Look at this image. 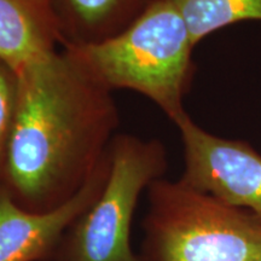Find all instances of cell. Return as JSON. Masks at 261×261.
<instances>
[{
  "label": "cell",
  "mask_w": 261,
  "mask_h": 261,
  "mask_svg": "<svg viewBox=\"0 0 261 261\" xmlns=\"http://www.w3.org/2000/svg\"><path fill=\"white\" fill-rule=\"evenodd\" d=\"M195 46L207 35L241 21H261V0H173Z\"/></svg>",
  "instance_id": "9"
},
{
  "label": "cell",
  "mask_w": 261,
  "mask_h": 261,
  "mask_svg": "<svg viewBox=\"0 0 261 261\" xmlns=\"http://www.w3.org/2000/svg\"><path fill=\"white\" fill-rule=\"evenodd\" d=\"M184 145L180 180L261 220V155L243 140L225 139L201 128L185 115L175 123Z\"/></svg>",
  "instance_id": "5"
},
{
  "label": "cell",
  "mask_w": 261,
  "mask_h": 261,
  "mask_svg": "<svg viewBox=\"0 0 261 261\" xmlns=\"http://www.w3.org/2000/svg\"><path fill=\"white\" fill-rule=\"evenodd\" d=\"M58 44L57 28L31 0H0V61L16 71Z\"/></svg>",
  "instance_id": "8"
},
{
  "label": "cell",
  "mask_w": 261,
  "mask_h": 261,
  "mask_svg": "<svg viewBox=\"0 0 261 261\" xmlns=\"http://www.w3.org/2000/svg\"><path fill=\"white\" fill-rule=\"evenodd\" d=\"M109 151L79 194L46 213L28 212L0 187V261H55L75 220L102 192L109 174Z\"/></svg>",
  "instance_id": "6"
},
{
  "label": "cell",
  "mask_w": 261,
  "mask_h": 261,
  "mask_svg": "<svg viewBox=\"0 0 261 261\" xmlns=\"http://www.w3.org/2000/svg\"><path fill=\"white\" fill-rule=\"evenodd\" d=\"M187 22L173 0H152L125 31L96 44H65L67 52L106 89L132 90L177 123L194 64Z\"/></svg>",
  "instance_id": "2"
},
{
  "label": "cell",
  "mask_w": 261,
  "mask_h": 261,
  "mask_svg": "<svg viewBox=\"0 0 261 261\" xmlns=\"http://www.w3.org/2000/svg\"><path fill=\"white\" fill-rule=\"evenodd\" d=\"M17 104V74L0 61V181Z\"/></svg>",
  "instance_id": "10"
},
{
  "label": "cell",
  "mask_w": 261,
  "mask_h": 261,
  "mask_svg": "<svg viewBox=\"0 0 261 261\" xmlns=\"http://www.w3.org/2000/svg\"><path fill=\"white\" fill-rule=\"evenodd\" d=\"M109 174L99 196L68 228L55 261H143L130 233L143 191L167 169L158 139L117 133L109 148Z\"/></svg>",
  "instance_id": "4"
},
{
  "label": "cell",
  "mask_w": 261,
  "mask_h": 261,
  "mask_svg": "<svg viewBox=\"0 0 261 261\" xmlns=\"http://www.w3.org/2000/svg\"><path fill=\"white\" fill-rule=\"evenodd\" d=\"M17 104L0 187L46 213L69 202L109 151L120 117L112 91L54 50L16 70Z\"/></svg>",
  "instance_id": "1"
},
{
  "label": "cell",
  "mask_w": 261,
  "mask_h": 261,
  "mask_svg": "<svg viewBox=\"0 0 261 261\" xmlns=\"http://www.w3.org/2000/svg\"><path fill=\"white\" fill-rule=\"evenodd\" d=\"M152 0H52V11L65 44H96L132 24Z\"/></svg>",
  "instance_id": "7"
},
{
  "label": "cell",
  "mask_w": 261,
  "mask_h": 261,
  "mask_svg": "<svg viewBox=\"0 0 261 261\" xmlns=\"http://www.w3.org/2000/svg\"><path fill=\"white\" fill-rule=\"evenodd\" d=\"M31 2L34 4L37 8L40 10V11L44 14L46 17L50 19L52 23L55 24V27L57 28V24H56V19H55V16H54V11H52V0H31ZM58 31V29H57ZM60 33V32H58ZM61 37V35H60Z\"/></svg>",
  "instance_id": "11"
},
{
  "label": "cell",
  "mask_w": 261,
  "mask_h": 261,
  "mask_svg": "<svg viewBox=\"0 0 261 261\" xmlns=\"http://www.w3.org/2000/svg\"><path fill=\"white\" fill-rule=\"evenodd\" d=\"M143 261H261V220L188 187L158 179L148 188Z\"/></svg>",
  "instance_id": "3"
}]
</instances>
